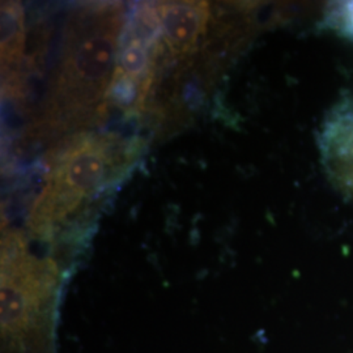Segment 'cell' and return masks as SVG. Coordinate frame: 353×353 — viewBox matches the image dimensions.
<instances>
[{
  "label": "cell",
  "mask_w": 353,
  "mask_h": 353,
  "mask_svg": "<svg viewBox=\"0 0 353 353\" xmlns=\"http://www.w3.org/2000/svg\"><path fill=\"white\" fill-rule=\"evenodd\" d=\"M164 37L172 49L188 51L204 32L207 20L202 3H163L157 7Z\"/></svg>",
  "instance_id": "obj_2"
},
{
  "label": "cell",
  "mask_w": 353,
  "mask_h": 353,
  "mask_svg": "<svg viewBox=\"0 0 353 353\" xmlns=\"http://www.w3.org/2000/svg\"><path fill=\"white\" fill-rule=\"evenodd\" d=\"M109 159L99 145H84L71 152L58 172V183L68 194H87L100 186L108 173Z\"/></svg>",
  "instance_id": "obj_3"
},
{
  "label": "cell",
  "mask_w": 353,
  "mask_h": 353,
  "mask_svg": "<svg viewBox=\"0 0 353 353\" xmlns=\"http://www.w3.org/2000/svg\"><path fill=\"white\" fill-rule=\"evenodd\" d=\"M119 63L127 75L139 76L147 65V54L140 39L134 38L119 55Z\"/></svg>",
  "instance_id": "obj_4"
},
{
  "label": "cell",
  "mask_w": 353,
  "mask_h": 353,
  "mask_svg": "<svg viewBox=\"0 0 353 353\" xmlns=\"http://www.w3.org/2000/svg\"><path fill=\"white\" fill-rule=\"evenodd\" d=\"M330 26L341 36L353 39V1H341L331 7L328 13Z\"/></svg>",
  "instance_id": "obj_5"
},
{
  "label": "cell",
  "mask_w": 353,
  "mask_h": 353,
  "mask_svg": "<svg viewBox=\"0 0 353 353\" xmlns=\"http://www.w3.org/2000/svg\"><path fill=\"white\" fill-rule=\"evenodd\" d=\"M115 28H102L80 41L68 58V79L75 87L100 88L110 75L115 58Z\"/></svg>",
  "instance_id": "obj_1"
}]
</instances>
